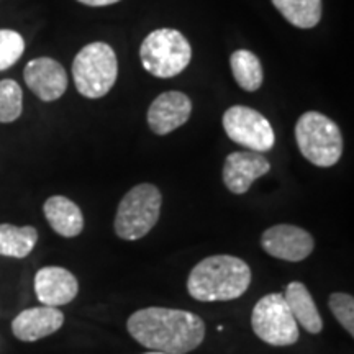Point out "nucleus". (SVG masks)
Segmentation results:
<instances>
[{
  "instance_id": "nucleus-1",
  "label": "nucleus",
  "mask_w": 354,
  "mask_h": 354,
  "mask_svg": "<svg viewBox=\"0 0 354 354\" xmlns=\"http://www.w3.org/2000/svg\"><path fill=\"white\" fill-rule=\"evenodd\" d=\"M128 333L149 351L187 354L205 338V323L192 312L149 307L135 312L127 322Z\"/></svg>"
},
{
  "instance_id": "nucleus-2",
  "label": "nucleus",
  "mask_w": 354,
  "mask_h": 354,
  "mask_svg": "<svg viewBox=\"0 0 354 354\" xmlns=\"http://www.w3.org/2000/svg\"><path fill=\"white\" fill-rule=\"evenodd\" d=\"M251 277L250 266L236 256H210L190 271L187 292L198 302H228L245 294Z\"/></svg>"
},
{
  "instance_id": "nucleus-3",
  "label": "nucleus",
  "mask_w": 354,
  "mask_h": 354,
  "mask_svg": "<svg viewBox=\"0 0 354 354\" xmlns=\"http://www.w3.org/2000/svg\"><path fill=\"white\" fill-rule=\"evenodd\" d=\"M118 76L117 56L107 43L95 41L84 46L73 61V77L79 94L100 99L112 91Z\"/></svg>"
},
{
  "instance_id": "nucleus-4",
  "label": "nucleus",
  "mask_w": 354,
  "mask_h": 354,
  "mask_svg": "<svg viewBox=\"0 0 354 354\" xmlns=\"http://www.w3.org/2000/svg\"><path fill=\"white\" fill-rule=\"evenodd\" d=\"M295 140L302 156L318 167H331L343 154V135L326 115L307 112L295 125Z\"/></svg>"
},
{
  "instance_id": "nucleus-5",
  "label": "nucleus",
  "mask_w": 354,
  "mask_h": 354,
  "mask_svg": "<svg viewBox=\"0 0 354 354\" xmlns=\"http://www.w3.org/2000/svg\"><path fill=\"white\" fill-rule=\"evenodd\" d=\"M143 68L154 77H176L192 59V48L187 38L174 28L154 30L140 48Z\"/></svg>"
},
{
  "instance_id": "nucleus-6",
  "label": "nucleus",
  "mask_w": 354,
  "mask_h": 354,
  "mask_svg": "<svg viewBox=\"0 0 354 354\" xmlns=\"http://www.w3.org/2000/svg\"><path fill=\"white\" fill-rule=\"evenodd\" d=\"M162 196L153 184L135 185L118 203L115 232L122 240L136 241L146 236L161 215Z\"/></svg>"
},
{
  "instance_id": "nucleus-7",
  "label": "nucleus",
  "mask_w": 354,
  "mask_h": 354,
  "mask_svg": "<svg viewBox=\"0 0 354 354\" xmlns=\"http://www.w3.org/2000/svg\"><path fill=\"white\" fill-rule=\"evenodd\" d=\"M254 335L271 346H290L299 339V326L282 294H268L256 302L251 315Z\"/></svg>"
},
{
  "instance_id": "nucleus-8",
  "label": "nucleus",
  "mask_w": 354,
  "mask_h": 354,
  "mask_svg": "<svg viewBox=\"0 0 354 354\" xmlns=\"http://www.w3.org/2000/svg\"><path fill=\"white\" fill-rule=\"evenodd\" d=\"M223 128L230 140L250 151L266 153L276 143V135L268 118L245 105H233L225 112Z\"/></svg>"
},
{
  "instance_id": "nucleus-9",
  "label": "nucleus",
  "mask_w": 354,
  "mask_h": 354,
  "mask_svg": "<svg viewBox=\"0 0 354 354\" xmlns=\"http://www.w3.org/2000/svg\"><path fill=\"white\" fill-rule=\"evenodd\" d=\"M261 246L272 258L300 263L312 254L315 241L304 228L282 223L266 230L261 236Z\"/></svg>"
},
{
  "instance_id": "nucleus-10",
  "label": "nucleus",
  "mask_w": 354,
  "mask_h": 354,
  "mask_svg": "<svg viewBox=\"0 0 354 354\" xmlns=\"http://www.w3.org/2000/svg\"><path fill=\"white\" fill-rule=\"evenodd\" d=\"M25 84L43 102L57 100L68 88V74L51 57H37L25 66Z\"/></svg>"
},
{
  "instance_id": "nucleus-11",
  "label": "nucleus",
  "mask_w": 354,
  "mask_h": 354,
  "mask_svg": "<svg viewBox=\"0 0 354 354\" xmlns=\"http://www.w3.org/2000/svg\"><path fill=\"white\" fill-rule=\"evenodd\" d=\"M271 171V162L256 151H236L228 154L223 166V183L232 194L243 196L256 179Z\"/></svg>"
},
{
  "instance_id": "nucleus-12",
  "label": "nucleus",
  "mask_w": 354,
  "mask_h": 354,
  "mask_svg": "<svg viewBox=\"0 0 354 354\" xmlns=\"http://www.w3.org/2000/svg\"><path fill=\"white\" fill-rule=\"evenodd\" d=\"M192 113V102L183 92H165L149 105L148 125L156 135H169L183 127Z\"/></svg>"
},
{
  "instance_id": "nucleus-13",
  "label": "nucleus",
  "mask_w": 354,
  "mask_h": 354,
  "mask_svg": "<svg viewBox=\"0 0 354 354\" xmlns=\"http://www.w3.org/2000/svg\"><path fill=\"white\" fill-rule=\"evenodd\" d=\"M35 292L43 305L61 307L76 299L79 284L76 276L68 269L59 266H46L35 276Z\"/></svg>"
},
{
  "instance_id": "nucleus-14",
  "label": "nucleus",
  "mask_w": 354,
  "mask_h": 354,
  "mask_svg": "<svg viewBox=\"0 0 354 354\" xmlns=\"http://www.w3.org/2000/svg\"><path fill=\"white\" fill-rule=\"evenodd\" d=\"M64 313L57 307H32L19 313L12 322V331L20 342L33 343L46 338L63 326Z\"/></svg>"
},
{
  "instance_id": "nucleus-15",
  "label": "nucleus",
  "mask_w": 354,
  "mask_h": 354,
  "mask_svg": "<svg viewBox=\"0 0 354 354\" xmlns=\"http://www.w3.org/2000/svg\"><path fill=\"white\" fill-rule=\"evenodd\" d=\"M44 216L57 234L64 238H74L82 233L84 215L73 201L64 196H53L44 202Z\"/></svg>"
},
{
  "instance_id": "nucleus-16",
  "label": "nucleus",
  "mask_w": 354,
  "mask_h": 354,
  "mask_svg": "<svg viewBox=\"0 0 354 354\" xmlns=\"http://www.w3.org/2000/svg\"><path fill=\"white\" fill-rule=\"evenodd\" d=\"M284 299L289 305L290 313L294 315L295 322L300 323L308 333L317 335L323 330V320L318 312L317 304L313 302L312 294L302 282L294 281L286 287Z\"/></svg>"
},
{
  "instance_id": "nucleus-17",
  "label": "nucleus",
  "mask_w": 354,
  "mask_h": 354,
  "mask_svg": "<svg viewBox=\"0 0 354 354\" xmlns=\"http://www.w3.org/2000/svg\"><path fill=\"white\" fill-rule=\"evenodd\" d=\"M38 241V232L33 227L0 225V256L6 258H26Z\"/></svg>"
},
{
  "instance_id": "nucleus-18",
  "label": "nucleus",
  "mask_w": 354,
  "mask_h": 354,
  "mask_svg": "<svg viewBox=\"0 0 354 354\" xmlns=\"http://www.w3.org/2000/svg\"><path fill=\"white\" fill-rule=\"evenodd\" d=\"M230 66H232L234 81L243 91L254 92L263 86V66H261L259 57L254 53L248 50L234 51L230 57Z\"/></svg>"
},
{
  "instance_id": "nucleus-19",
  "label": "nucleus",
  "mask_w": 354,
  "mask_h": 354,
  "mask_svg": "<svg viewBox=\"0 0 354 354\" xmlns=\"http://www.w3.org/2000/svg\"><path fill=\"white\" fill-rule=\"evenodd\" d=\"M272 3L297 28H313L322 20V0H272Z\"/></svg>"
},
{
  "instance_id": "nucleus-20",
  "label": "nucleus",
  "mask_w": 354,
  "mask_h": 354,
  "mask_svg": "<svg viewBox=\"0 0 354 354\" xmlns=\"http://www.w3.org/2000/svg\"><path fill=\"white\" fill-rule=\"evenodd\" d=\"M24 92L13 79L0 81V123H12L24 110Z\"/></svg>"
},
{
  "instance_id": "nucleus-21",
  "label": "nucleus",
  "mask_w": 354,
  "mask_h": 354,
  "mask_svg": "<svg viewBox=\"0 0 354 354\" xmlns=\"http://www.w3.org/2000/svg\"><path fill=\"white\" fill-rule=\"evenodd\" d=\"M25 51V41L13 30H0V71L12 68Z\"/></svg>"
},
{
  "instance_id": "nucleus-22",
  "label": "nucleus",
  "mask_w": 354,
  "mask_h": 354,
  "mask_svg": "<svg viewBox=\"0 0 354 354\" xmlns=\"http://www.w3.org/2000/svg\"><path fill=\"white\" fill-rule=\"evenodd\" d=\"M331 313L343 325L349 335H354V299L351 294L333 292L328 299Z\"/></svg>"
},
{
  "instance_id": "nucleus-23",
  "label": "nucleus",
  "mask_w": 354,
  "mask_h": 354,
  "mask_svg": "<svg viewBox=\"0 0 354 354\" xmlns=\"http://www.w3.org/2000/svg\"><path fill=\"white\" fill-rule=\"evenodd\" d=\"M77 2H81L87 7H107L112 6V3L120 2V0H77Z\"/></svg>"
},
{
  "instance_id": "nucleus-24",
  "label": "nucleus",
  "mask_w": 354,
  "mask_h": 354,
  "mask_svg": "<svg viewBox=\"0 0 354 354\" xmlns=\"http://www.w3.org/2000/svg\"><path fill=\"white\" fill-rule=\"evenodd\" d=\"M145 354H166V353H159V351H149V353H145Z\"/></svg>"
}]
</instances>
